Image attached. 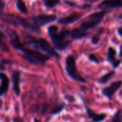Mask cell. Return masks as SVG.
<instances>
[{
    "mask_svg": "<svg viewBox=\"0 0 122 122\" xmlns=\"http://www.w3.org/2000/svg\"><path fill=\"white\" fill-rule=\"evenodd\" d=\"M83 102V104H84V107L86 109V114L87 116L89 119H91L92 120L91 122H104L106 119L107 115L106 114L101 113V114H97L96 112H94L93 110H92L86 104V101L82 98Z\"/></svg>",
    "mask_w": 122,
    "mask_h": 122,
    "instance_id": "obj_8",
    "label": "cell"
},
{
    "mask_svg": "<svg viewBox=\"0 0 122 122\" xmlns=\"http://www.w3.org/2000/svg\"><path fill=\"white\" fill-rule=\"evenodd\" d=\"M27 42L30 44L34 45L36 48H38L45 52L47 53L49 56H52L56 58H59V54L55 51L54 48L50 44V43L45 39H35L32 36H27Z\"/></svg>",
    "mask_w": 122,
    "mask_h": 122,
    "instance_id": "obj_3",
    "label": "cell"
},
{
    "mask_svg": "<svg viewBox=\"0 0 122 122\" xmlns=\"http://www.w3.org/2000/svg\"><path fill=\"white\" fill-rule=\"evenodd\" d=\"M4 70H5V67H4V64H3L2 63L0 62V72H1V71H4Z\"/></svg>",
    "mask_w": 122,
    "mask_h": 122,
    "instance_id": "obj_27",
    "label": "cell"
},
{
    "mask_svg": "<svg viewBox=\"0 0 122 122\" xmlns=\"http://www.w3.org/2000/svg\"><path fill=\"white\" fill-rule=\"evenodd\" d=\"M17 9L22 14H27V6L24 2L23 0H17Z\"/></svg>",
    "mask_w": 122,
    "mask_h": 122,
    "instance_id": "obj_17",
    "label": "cell"
},
{
    "mask_svg": "<svg viewBox=\"0 0 122 122\" xmlns=\"http://www.w3.org/2000/svg\"><path fill=\"white\" fill-rule=\"evenodd\" d=\"M99 41V37L98 36H93L92 38V42L94 44H97Z\"/></svg>",
    "mask_w": 122,
    "mask_h": 122,
    "instance_id": "obj_23",
    "label": "cell"
},
{
    "mask_svg": "<svg viewBox=\"0 0 122 122\" xmlns=\"http://www.w3.org/2000/svg\"><path fill=\"white\" fill-rule=\"evenodd\" d=\"M6 31L7 34L9 36L10 42H11L12 45L13 46V47L15 48L16 49L19 50L21 49V47L23 46V44L21 43L19 37L17 33L15 31H14L12 29H6Z\"/></svg>",
    "mask_w": 122,
    "mask_h": 122,
    "instance_id": "obj_9",
    "label": "cell"
},
{
    "mask_svg": "<svg viewBox=\"0 0 122 122\" xmlns=\"http://www.w3.org/2000/svg\"><path fill=\"white\" fill-rule=\"evenodd\" d=\"M48 34L51 38L54 46L59 50L65 49L70 43L68 37L70 35V31L69 30L63 29L60 32L57 31L55 32H50Z\"/></svg>",
    "mask_w": 122,
    "mask_h": 122,
    "instance_id": "obj_2",
    "label": "cell"
},
{
    "mask_svg": "<svg viewBox=\"0 0 122 122\" xmlns=\"http://www.w3.org/2000/svg\"><path fill=\"white\" fill-rule=\"evenodd\" d=\"M88 59L91 60V61H93V62H95V63H97V64H99L100 61H99V60L98 59V58L94 55V54H90L89 56H88Z\"/></svg>",
    "mask_w": 122,
    "mask_h": 122,
    "instance_id": "obj_21",
    "label": "cell"
},
{
    "mask_svg": "<svg viewBox=\"0 0 122 122\" xmlns=\"http://www.w3.org/2000/svg\"><path fill=\"white\" fill-rule=\"evenodd\" d=\"M43 1H44L45 6L48 8L54 7L60 3V0H43Z\"/></svg>",
    "mask_w": 122,
    "mask_h": 122,
    "instance_id": "obj_19",
    "label": "cell"
},
{
    "mask_svg": "<svg viewBox=\"0 0 122 122\" xmlns=\"http://www.w3.org/2000/svg\"><path fill=\"white\" fill-rule=\"evenodd\" d=\"M65 71H66L68 75L73 80H75L78 82H81V83H86V79H83L79 74L77 66H76V59L71 55L68 56V57L66 58Z\"/></svg>",
    "mask_w": 122,
    "mask_h": 122,
    "instance_id": "obj_4",
    "label": "cell"
},
{
    "mask_svg": "<svg viewBox=\"0 0 122 122\" xmlns=\"http://www.w3.org/2000/svg\"><path fill=\"white\" fill-rule=\"evenodd\" d=\"M122 86V81H116L106 87H104L101 90L102 94L108 98L109 100H112V97L114 95V94Z\"/></svg>",
    "mask_w": 122,
    "mask_h": 122,
    "instance_id": "obj_7",
    "label": "cell"
},
{
    "mask_svg": "<svg viewBox=\"0 0 122 122\" xmlns=\"http://www.w3.org/2000/svg\"><path fill=\"white\" fill-rule=\"evenodd\" d=\"M120 95H121V96L122 97V90L121 91V92H120Z\"/></svg>",
    "mask_w": 122,
    "mask_h": 122,
    "instance_id": "obj_32",
    "label": "cell"
},
{
    "mask_svg": "<svg viewBox=\"0 0 122 122\" xmlns=\"http://www.w3.org/2000/svg\"><path fill=\"white\" fill-rule=\"evenodd\" d=\"M88 35V33L81 28L80 29L79 28L73 29L70 31V36L74 39H79L81 38H84V37L87 36Z\"/></svg>",
    "mask_w": 122,
    "mask_h": 122,
    "instance_id": "obj_14",
    "label": "cell"
},
{
    "mask_svg": "<svg viewBox=\"0 0 122 122\" xmlns=\"http://www.w3.org/2000/svg\"><path fill=\"white\" fill-rule=\"evenodd\" d=\"M118 32H119V35L122 36V27H120V28L119 29V30H118Z\"/></svg>",
    "mask_w": 122,
    "mask_h": 122,
    "instance_id": "obj_28",
    "label": "cell"
},
{
    "mask_svg": "<svg viewBox=\"0 0 122 122\" xmlns=\"http://www.w3.org/2000/svg\"><path fill=\"white\" fill-rule=\"evenodd\" d=\"M81 17V14L78 13H73L65 17H62L58 20V23L60 24H69L78 21Z\"/></svg>",
    "mask_w": 122,
    "mask_h": 122,
    "instance_id": "obj_13",
    "label": "cell"
},
{
    "mask_svg": "<svg viewBox=\"0 0 122 122\" xmlns=\"http://www.w3.org/2000/svg\"><path fill=\"white\" fill-rule=\"evenodd\" d=\"M64 108H65V106H64L63 104H58V105H57V106L52 109L51 114H59L60 112H61Z\"/></svg>",
    "mask_w": 122,
    "mask_h": 122,
    "instance_id": "obj_20",
    "label": "cell"
},
{
    "mask_svg": "<svg viewBox=\"0 0 122 122\" xmlns=\"http://www.w3.org/2000/svg\"><path fill=\"white\" fill-rule=\"evenodd\" d=\"M121 62H122L121 60H116V61L112 64V66H113L114 69H116V68H117V67L120 65Z\"/></svg>",
    "mask_w": 122,
    "mask_h": 122,
    "instance_id": "obj_24",
    "label": "cell"
},
{
    "mask_svg": "<svg viewBox=\"0 0 122 122\" xmlns=\"http://www.w3.org/2000/svg\"><path fill=\"white\" fill-rule=\"evenodd\" d=\"M86 1H92V2H95V1H97L99 0H86Z\"/></svg>",
    "mask_w": 122,
    "mask_h": 122,
    "instance_id": "obj_30",
    "label": "cell"
},
{
    "mask_svg": "<svg viewBox=\"0 0 122 122\" xmlns=\"http://www.w3.org/2000/svg\"><path fill=\"white\" fill-rule=\"evenodd\" d=\"M34 122H40L38 119H34Z\"/></svg>",
    "mask_w": 122,
    "mask_h": 122,
    "instance_id": "obj_31",
    "label": "cell"
},
{
    "mask_svg": "<svg viewBox=\"0 0 122 122\" xmlns=\"http://www.w3.org/2000/svg\"><path fill=\"white\" fill-rule=\"evenodd\" d=\"M111 122H122V110L118 109L112 117Z\"/></svg>",
    "mask_w": 122,
    "mask_h": 122,
    "instance_id": "obj_18",
    "label": "cell"
},
{
    "mask_svg": "<svg viewBox=\"0 0 122 122\" xmlns=\"http://www.w3.org/2000/svg\"><path fill=\"white\" fill-rule=\"evenodd\" d=\"M65 98L69 101V102H74V98L73 97H71V96H66L65 97Z\"/></svg>",
    "mask_w": 122,
    "mask_h": 122,
    "instance_id": "obj_26",
    "label": "cell"
},
{
    "mask_svg": "<svg viewBox=\"0 0 122 122\" xmlns=\"http://www.w3.org/2000/svg\"><path fill=\"white\" fill-rule=\"evenodd\" d=\"M106 12L105 11H100V12H96L91 14L88 17V20L83 22L81 24V29L83 30H87L88 29H91L97 26L103 19Z\"/></svg>",
    "mask_w": 122,
    "mask_h": 122,
    "instance_id": "obj_5",
    "label": "cell"
},
{
    "mask_svg": "<svg viewBox=\"0 0 122 122\" xmlns=\"http://www.w3.org/2000/svg\"><path fill=\"white\" fill-rule=\"evenodd\" d=\"M23 52L22 58L27 61L29 63L35 65H44L47 61L50 59L49 55H45L38 51L26 48L24 45L19 49Z\"/></svg>",
    "mask_w": 122,
    "mask_h": 122,
    "instance_id": "obj_1",
    "label": "cell"
},
{
    "mask_svg": "<svg viewBox=\"0 0 122 122\" xmlns=\"http://www.w3.org/2000/svg\"><path fill=\"white\" fill-rule=\"evenodd\" d=\"M12 122H24L23 119H21L20 117H14L13 119H12Z\"/></svg>",
    "mask_w": 122,
    "mask_h": 122,
    "instance_id": "obj_25",
    "label": "cell"
},
{
    "mask_svg": "<svg viewBox=\"0 0 122 122\" xmlns=\"http://www.w3.org/2000/svg\"><path fill=\"white\" fill-rule=\"evenodd\" d=\"M4 5H5L4 0H0V16L2 15V11L4 8Z\"/></svg>",
    "mask_w": 122,
    "mask_h": 122,
    "instance_id": "obj_22",
    "label": "cell"
},
{
    "mask_svg": "<svg viewBox=\"0 0 122 122\" xmlns=\"http://www.w3.org/2000/svg\"><path fill=\"white\" fill-rule=\"evenodd\" d=\"M120 56H122V45L121 46V49H120Z\"/></svg>",
    "mask_w": 122,
    "mask_h": 122,
    "instance_id": "obj_29",
    "label": "cell"
},
{
    "mask_svg": "<svg viewBox=\"0 0 122 122\" xmlns=\"http://www.w3.org/2000/svg\"><path fill=\"white\" fill-rule=\"evenodd\" d=\"M114 74H115V71H109V73H107V74H104V76H102L101 77H100V78L99 79L98 81H99V83H100V84H106V83L109 81V80Z\"/></svg>",
    "mask_w": 122,
    "mask_h": 122,
    "instance_id": "obj_15",
    "label": "cell"
},
{
    "mask_svg": "<svg viewBox=\"0 0 122 122\" xmlns=\"http://www.w3.org/2000/svg\"><path fill=\"white\" fill-rule=\"evenodd\" d=\"M120 6H122V0H104L99 5V8L101 9H106Z\"/></svg>",
    "mask_w": 122,
    "mask_h": 122,
    "instance_id": "obj_11",
    "label": "cell"
},
{
    "mask_svg": "<svg viewBox=\"0 0 122 122\" xmlns=\"http://www.w3.org/2000/svg\"><path fill=\"white\" fill-rule=\"evenodd\" d=\"M116 50L114 48L110 47L108 50V61L111 64H113L116 61Z\"/></svg>",
    "mask_w": 122,
    "mask_h": 122,
    "instance_id": "obj_16",
    "label": "cell"
},
{
    "mask_svg": "<svg viewBox=\"0 0 122 122\" xmlns=\"http://www.w3.org/2000/svg\"><path fill=\"white\" fill-rule=\"evenodd\" d=\"M0 79L1 81V83L0 84V97H1L8 92L9 86V80L7 76L2 72H0Z\"/></svg>",
    "mask_w": 122,
    "mask_h": 122,
    "instance_id": "obj_12",
    "label": "cell"
},
{
    "mask_svg": "<svg viewBox=\"0 0 122 122\" xmlns=\"http://www.w3.org/2000/svg\"><path fill=\"white\" fill-rule=\"evenodd\" d=\"M56 18L57 16L52 14H40L35 16H32L29 19L34 25L40 27V26H44L48 23L54 21Z\"/></svg>",
    "mask_w": 122,
    "mask_h": 122,
    "instance_id": "obj_6",
    "label": "cell"
},
{
    "mask_svg": "<svg viewBox=\"0 0 122 122\" xmlns=\"http://www.w3.org/2000/svg\"><path fill=\"white\" fill-rule=\"evenodd\" d=\"M12 79L13 82V90L17 96L20 94V83L21 74L19 71H14L12 74Z\"/></svg>",
    "mask_w": 122,
    "mask_h": 122,
    "instance_id": "obj_10",
    "label": "cell"
},
{
    "mask_svg": "<svg viewBox=\"0 0 122 122\" xmlns=\"http://www.w3.org/2000/svg\"><path fill=\"white\" fill-rule=\"evenodd\" d=\"M1 34H2V32H1V31H0V35H1Z\"/></svg>",
    "mask_w": 122,
    "mask_h": 122,
    "instance_id": "obj_33",
    "label": "cell"
}]
</instances>
